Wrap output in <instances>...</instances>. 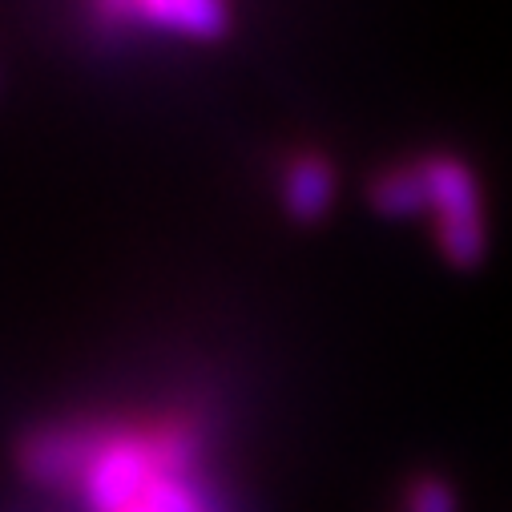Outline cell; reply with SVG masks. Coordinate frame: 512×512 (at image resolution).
<instances>
[{"instance_id":"5","label":"cell","mask_w":512,"mask_h":512,"mask_svg":"<svg viewBox=\"0 0 512 512\" xmlns=\"http://www.w3.org/2000/svg\"><path fill=\"white\" fill-rule=\"evenodd\" d=\"M367 202H371L379 214H388V218H412V214L428 210L420 162L383 166L379 174H371V182H367Z\"/></svg>"},{"instance_id":"2","label":"cell","mask_w":512,"mask_h":512,"mask_svg":"<svg viewBox=\"0 0 512 512\" xmlns=\"http://www.w3.org/2000/svg\"><path fill=\"white\" fill-rule=\"evenodd\" d=\"M416 162L424 174V198H428V214L436 222L432 234H436L444 263H452L456 271L480 267L484 250H488V230H484V214H480L476 174L456 154H424Z\"/></svg>"},{"instance_id":"4","label":"cell","mask_w":512,"mask_h":512,"mask_svg":"<svg viewBox=\"0 0 512 512\" xmlns=\"http://www.w3.org/2000/svg\"><path fill=\"white\" fill-rule=\"evenodd\" d=\"M279 198H283V210L295 218V222H319L331 202H335V166L327 154L319 150H299L291 154V162L283 166V178H279Z\"/></svg>"},{"instance_id":"6","label":"cell","mask_w":512,"mask_h":512,"mask_svg":"<svg viewBox=\"0 0 512 512\" xmlns=\"http://www.w3.org/2000/svg\"><path fill=\"white\" fill-rule=\"evenodd\" d=\"M404 512H456V492H452V484H448L444 476L420 472V476L408 484Z\"/></svg>"},{"instance_id":"1","label":"cell","mask_w":512,"mask_h":512,"mask_svg":"<svg viewBox=\"0 0 512 512\" xmlns=\"http://www.w3.org/2000/svg\"><path fill=\"white\" fill-rule=\"evenodd\" d=\"M17 464L33 484L77 492L85 512H230L194 412L33 428Z\"/></svg>"},{"instance_id":"3","label":"cell","mask_w":512,"mask_h":512,"mask_svg":"<svg viewBox=\"0 0 512 512\" xmlns=\"http://www.w3.org/2000/svg\"><path fill=\"white\" fill-rule=\"evenodd\" d=\"M121 21H142L146 33L214 41L230 33V9L214 0H138V5H101Z\"/></svg>"}]
</instances>
